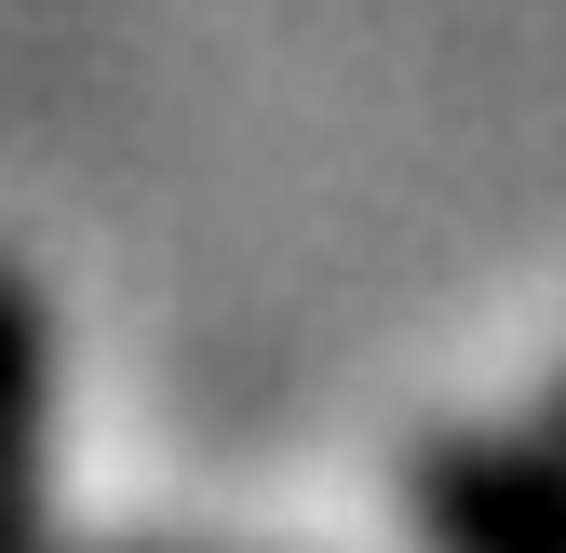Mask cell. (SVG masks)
Listing matches in <instances>:
<instances>
[{
  "label": "cell",
  "mask_w": 566,
  "mask_h": 553,
  "mask_svg": "<svg viewBox=\"0 0 566 553\" xmlns=\"http://www.w3.org/2000/svg\"><path fill=\"white\" fill-rule=\"evenodd\" d=\"M41 553H54V540H41Z\"/></svg>",
  "instance_id": "obj_4"
},
{
  "label": "cell",
  "mask_w": 566,
  "mask_h": 553,
  "mask_svg": "<svg viewBox=\"0 0 566 553\" xmlns=\"http://www.w3.org/2000/svg\"><path fill=\"white\" fill-rule=\"evenodd\" d=\"M553 419H566V378H553Z\"/></svg>",
  "instance_id": "obj_3"
},
{
  "label": "cell",
  "mask_w": 566,
  "mask_h": 553,
  "mask_svg": "<svg viewBox=\"0 0 566 553\" xmlns=\"http://www.w3.org/2000/svg\"><path fill=\"white\" fill-rule=\"evenodd\" d=\"M405 513L432 553H566V419L526 432H446L405 472Z\"/></svg>",
  "instance_id": "obj_1"
},
{
  "label": "cell",
  "mask_w": 566,
  "mask_h": 553,
  "mask_svg": "<svg viewBox=\"0 0 566 553\" xmlns=\"http://www.w3.org/2000/svg\"><path fill=\"white\" fill-rule=\"evenodd\" d=\"M54 500V298L0 257V553H41Z\"/></svg>",
  "instance_id": "obj_2"
}]
</instances>
